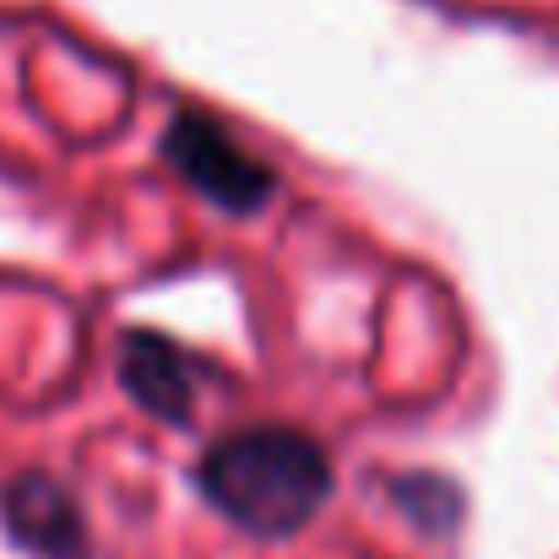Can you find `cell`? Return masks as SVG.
<instances>
[{"label": "cell", "instance_id": "3957f363", "mask_svg": "<svg viewBox=\"0 0 559 559\" xmlns=\"http://www.w3.org/2000/svg\"><path fill=\"white\" fill-rule=\"evenodd\" d=\"M120 385L136 396V407H147L164 424H186L195 413L190 359L175 343H164L158 332H126V343H120Z\"/></svg>", "mask_w": 559, "mask_h": 559}, {"label": "cell", "instance_id": "6da1fadb", "mask_svg": "<svg viewBox=\"0 0 559 559\" xmlns=\"http://www.w3.org/2000/svg\"><path fill=\"white\" fill-rule=\"evenodd\" d=\"M201 495L245 533L255 538H288L299 533L332 495V456L321 440L299 429H239L223 435L201 467H195Z\"/></svg>", "mask_w": 559, "mask_h": 559}, {"label": "cell", "instance_id": "277c9868", "mask_svg": "<svg viewBox=\"0 0 559 559\" xmlns=\"http://www.w3.org/2000/svg\"><path fill=\"white\" fill-rule=\"evenodd\" d=\"M0 516H5V527H11L16 544H27V549L55 555V559H71L82 549V538H87L76 500H71L55 478H44V473H22V478L5 489Z\"/></svg>", "mask_w": 559, "mask_h": 559}, {"label": "cell", "instance_id": "7a4b0ae2", "mask_svg": "<svg viewBox=\"0 0 559 559\" xmlns=\"http://www.w3.org/2000/svg\"><path fill=\"white\" fill-rule=\"evenodd\" d=\"M164 158L169 169L186 180L190 190H201L206 201L228 206V212H255L266 195H272V175L223 131L212 126L206 115H175L169 131H164Z\"/></svg>", "mask_w": 559, "mask_h": 559}]
</instances>
